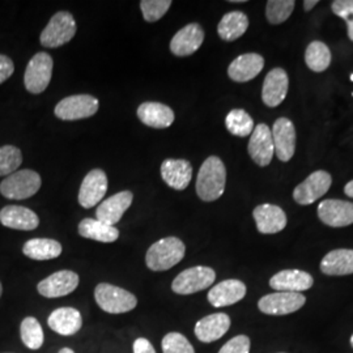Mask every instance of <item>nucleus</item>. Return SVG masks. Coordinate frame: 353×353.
<instances>
[{"instance_id":"1","label":"nucleus","mask_w":353,"mask_h":353,"mask_svg":"<svg viewBox=\"0 0 353 353\" xmlns=\"http://www.w3.org/2000/svg\"><path fill=\"white\" fill-rule=\"evenodd\" d=\"M227 169L217 156H210L203 163L196 178V194L203 202H214L225 191Z\"/></svg>"},{"instance_id":"2","label":"nucleus","mask_w":353,"mask_h":353,"mask_svg":"<svg viewBox=\"0 0 353 353\" xmlns=\"http://www.w3.org/2000/svg\"><path fill=\"white\" fill-rule=\"evenodd\" d=\"M186 252V246L176 237H166L157 241L148 249L145 263L152 271H168L178 265Z\"/></svg>"},{"instance_id":"3","label":"nucleus","mask_w":353,"mask_h":353,"mask_svg":"<svg viewBox=\"0 0 353 353\" xmlns=\"http://www.w3.org/2000/svg\"><path fill=\"white\" fill-rule=\"evenodd\" d=\"M94 299L100 309L110 314L128 313L138 305L135 294L108 283H101L96 287Z\"/></svg>"},{"instance_id":"4","label":"nucleus","mask_w":353,"mask_h":353,"mask_svg":"<svg viewBox=\"0 0 353 353\" xmlns=\"http://www.w3.org/2000/svg\"><path fill=\"white\" fill-rule=\"evenodd\" d=\"M41 176L37 172L24 169L17 170L11 176H6L0 183V192L4 198L11 201H24L41 189Z\"/></svg>"},{"instance_id":"5","label":"nucleus","mask_w":353,"mask_h":353,"mask_svg":"<svg viewBox=\"0 0 353 353\" xmlns=\"http://www.w3.org/2000/svg\"><path fill=\"white\" fill-rule=\"evenodd\" d=\"M76 30L75 19L71 13L65 11L55 13L41 33V45L49 49L61 48L75 37Z\"/></svg>"},{"instance_id":"6","label":"nucleus","mask_w":353,"mask_h":353,"mask_svg":"<svg viewBox=\"0 0 353 353\" xmlns=\"http://www.w3.org/2000/svg\"><path fill=\"white\" fill-rule=\"evenodd\" d=\"M216 272L211 267L196 265L182 271L172 283V290L176 294H192L210 288L214 283Z\"/></svg>"},{"instance_id":"7","label":"nucleus","mask_w":353,"mask_h":353,"mask_svg":"<svg viewBox=\"0 0 353 353\" xmlns=\"http://www.w3.org/2000/svg\"><path fill=\"white\" fill-rule=\"evenodd\" d=\"M54 62L48 52H37L26 65L24 84L28 92L39 94L45 92L51 81Z\"/></svg>"},{"instance_id":"8","label":"nucleus","mask_w":353,"mask_h":353,"mask_svg":"<svg viewBox=\"0 0 353 353\" xmlns=\"http://www.w3.org/2000/svg\"><path fill=\"white\" fill-rule=\"evenodd\" d=\"M306 303V297L303 293L293 292H276L263 296L258 307L267 316H287L300 310Z\"/></svg>"},{"instance_id":"9","label":"nucleus","mask_w":353,"mask_h":353,"mask_svg":"<svg viewBox=\"0 0 353 353\" xmlns=\"http://www.w3.org/2000/svg\"><path fill=\"white\" fill-rule=\"evenodd\" d=\"M99 100L89 94H75L58 102L54 113L62 121L85 119L97 113Z\"/></svg>"},{"instance_id":"10","label":"nucleus","mask_w":353,"mask_h":353,"mask_svg":"<svg viewBox=\"0 0 353 353\" xmlns=\"http://www.w3.org/2000/svg\"><path fill=\"white\" fill-rule=\"evenodd\" d=\"M331 183L332 178L330 173L325 170H316L294 189L293 199L301 205L313 204L327 192Z\"/></svg>"},{"instance_id":"11","label":"nucleus","mask_w":353,"mask_h":353,"mask_svg":"<svg viewBox=\"0 0 353 353\" xmlns=\"http://www.w3.org/2000/svg\"><path fill=\"white\" fill-rule=\"evenodd\" d=\"M79 275L70 271L62 270L43 279L37 285L38 293L46 299H58L72 293L79 287Z\"/></svg>"},{"instance_id":"12","label":"nucleus","mask_w":353,"mask_h":353,"mask_svg":"<svg viewBox=\"0 0 353 353\" xmlns=\"http://www.w3.org/2000/svg\"><path fill=\"white\" fill-rule=\"evenodd\" d=\"M275 154L281 163H288L296 151V128L288 118H279L271 130Z\"/></svg>"},{"instance_id":"13","label":"nucleus","mask_w":353,"mask_h":353,"mask_svg":"<svg viewBox=\"0 0 353 353\" xmlns=\"http://www.w3.org/2000/svg\"><path fill=\"white\" fill-rule=\"evenodd\" d=\"M248 151L255 164L259 166L271 164L272 157L275 154V148L271 130L265 123H259L258 126L254 127Z\"/></svg>"},{"instance_id":"14","label":"nucleus","mask_w":353,"mask_h":353,"mask_svg":"<svg viewBox=\"0 0 353 353\" xmlns=\"http://www.w3.org/2000/svg\"><path fill=\"white\" fill-rule=\"evenodd\" d=\"M318 217L328 227L343 228L353 224V203L326 199L318 205Z\"/></svg>"},{"instance_id":"15","label":"nucleus","mask_w":353,"mask_h":353,"mask_svg":"<svg viewBox=\"0 0 353 353\" xmlns=\"http://www.w3.org/2000/svg\"><path fill=\"white\" fill-rule=\"evenodd\" d=\"M108 191V176L101 169L90 170L79 190V203L84 208H92L100 204Z\"/></svg>"},{"instance_id":"16","label":"nucleus","mask_w":353,"mask_h":353,"mask_svg":"<svg viewBox=\"0 0 353 353\" xmlns=\"http://www.w3.org/2000/svg\"><path fill=\"white\" fill-rule=\"evenodd\" d=\"M290 89V79L285 70L274 68L271 70L263 81L262 100L265 106L276 108L285 100Z\"/></svg>"},{"instance_id":"17","label":"nucleus","mask_w":353,"mask_h":353,"mask_svg":"<svg viewBox=\"0 0 353 353\" xmlns=\"http://www.w3.org/2000/svg\"><path fill=\"white\" fill-rule=\"evenodd\" d=\"M252 217L255 220L256 229L262 234H275L287 227V214L275 204H261L255 207Z\"/></svg>"},{"instance_id":"18","label":"nucleus","mask_w":353,"mask_h":353,"mask_svg":"<svg viewBox=\"0 0 353 353\" xmlns=\"http://www.w3.org/2000/svg\"><path fill=\"white\" fill-rule=\"evenodd\" d=\"M204 42V30L196 23L183 26L170 41V51L179 58L192 55Z\"/></svg>"},{"instance_id":"19","label":"nucleus","mask_w":353,"mask_h":353,"mask_svg":"<svg viewBox=\"0 0 353 353\" xmlns=\"http://www.w3.org/2000/svg\"><path fill=\"white\" fill-rule=\"evenodd\" d=\"M132 201H134V195L131 191H121L115 194L109 199L100 203L96 211L97 220L114 227L118 221H121L122 216L131 207Z\"/></svg>"},{"instance_id":"20","label":"nucleus","mask_w":353,"mask_h":353,"mask_svg":"<svg viewBox=\"0 0 353 353\" xmlns=\"http://www.w3.org/2000/svg\"><path fill=\"white\" fill-rule=\"evenodd\" d=\"M246 285L237 279H228L208 292V301L214 307H225L240 303L246 296Z\"/></svg>"},{"instance_id":"21","label":"nucleus","mask_w":353,"mask_h":353,"mask_svg":"<svg viewBox=\"0 0 353 353\" xmlns=\"http://www.w3.org/2000/svg\"><path fill=\"white\" fill-rule=\"evenodd\" d=\"M265 59L262 55L249 52L237 57L228 67V75L236 83H246L262 72Z\"/></svg>"},{"instance_id":"22","label":"nucleus","mask_w":353,"mask_h":353,"mask_svg":"<svg viewBox=\"0 0 353 353\" xmlns=\"http://www.w3.org/2000/svg\"><path fill=\"white\" fill-rule=\"evenodd\" d=\"M314 284V279L301 270H283L270 279V287L278 292L301 293L310 290Z\"/></svg>"},{"instance_id":"23","label":"nucleus","mask_w":353,"mask_h":353,"mask_svg":"<svg viewBox=\"0 0 353 353\" xmlns=\"http://www.w3.org/2000/svg\"><path fill=\"white\" fill-rule=\"evenodd\" d=\"M161 176L169 188L182 191L191 182L192 165L188 160L168 159L161 164Z\"/></svg>"},{"instance_id":"24","label":"nucleus","mask_w":353,"mask_h":353,"mask_svg":"<svg viewBox=\"0 0 353 353\" xmlns=\"http://www.w3.org/2000/svg\"><path fill=\"white\" fill-rule=\"evenodd\" d=\"M230 328V318L225 313H214L204 316L195 325V336L202 343L221 339Z\"/></svg>"},{"instance_id":"25","label":"nucleus","mask_w":353,"mask_h":353,"mask_svg":"<svg viewBox=\"0 0 353 353\" xmlns=\"http://www.w3.org/2000/svg\"><path fill=\"white\" fill-rule=\"evenodd\" d=\"M138 117L145 126L168 128L174 122V112L161 102H143L138 108Z\"/></svg>"},{"instance_id":"26","label":"nucleus","mask_w":353,"mask_h":353,"mask_svg":"<svg viewBox=\"0 0 353 353\" xmlns=\"http://www.w3.org/2000/svg\"><path fill=\"white\" fill-rule=\"evenodd\" d=\"M0 223L16 230H34L39 225L37 214L21 205H7L0 211Z\"/></svg>"},{"instance_id":"27","label":"nucleus","mask_w":353,"mask_h":353,"mask_svg":"<svg viewBox=\"0 0 353 353\" xmlns=\"http://www.w3.org/2000/svg\"><path fill=\"white\" fill-rule=\"evenodd\" d=\"M48 325L54 332L63 336H71L80 331L83 318L75 307H59L49 316Z\"/></svg>"},{"instance_id":"28","label":"nucleus","mask_w":353,"mask_h":353,"mask_svg":"<svg viewBox=\"0 0 353 353\" xmlns=\"http://www.w3.org/2000/svg\"><path fill=\"white\" fill-rule=\"evenodd\" d=\"M321 271L328 276L353 274V249H336L328 252L321 262Z\"/></svg>"},{"instance_id":"29","label":"nucleus","mask_w":353,"mask_h":353,"mask_svg":"<svg viewBox=\"0 0 353 353\" xmlns=\"http://www.w3.org/2000/svg\"><path fill=\"white\" fill-rule=\"evenodd\" d=\"M249 28V17L241 11L225 13L217 26V33L221 39L232 42L242 37Z\"/></svg>"},{"instance_id":"30","label":"nucleus","mask_w":353,"mask_h":353,"mask_svg":"<svg viewBox=\"0 0 353 353\" xmlns=\"http://www.w3.org/2000/svg\"><path fill=\"white\" fill-rule=\"evenodd\" d=\"M79 234L84 239L112 243L119 239V230L97 219H84L79 224Z\"/></svg>"},{"instance_id":"31","label":"nucleus","mask_w":353,"mask_h":353,"mask_svg":"<svg viewBox=\"0 0 353 353\" xmlns=\"http://www.w3.org/2000/svg\"><path fill=\"white\" fill-rule=\"evenodd\" d=\"M23 252L33 261H49L62 254V245L51 239H32L26 241Z\"/></svg>"},{"instance_id":"32","label":"nucleus","mask_w":353,"mask_h":353,"mask_svg":"<svg viewBox=\"0 0 353 353\" xmlns=\"http://www.w3.org/2000/svg\"><path fill=\"white\" fill-rule=\"evenodd\" d=\"M305 63L314 72L326 71L331 64V51L322 41H313L305 51Z\"/></svg>"},{"instance_id":"33","label":"nucleus","mask_w":353,"mask_h":353,"mask_svg":"<svg viewBox=\"0 0 353 353\" xmlns=\"http://www.w3.org/2000/svg\"><path fill=\"white\" fill-rule=\"evenodd\" d=\"M225 126L228 131L239 138H245L252 135L254 131V121L249 114L242 109H233L228 113L225 118Z\"/></svg>"},{"instance_id":"34","label":"nucleus","mask_w":353,"mask_h":353,"mask_svg":"<svg viewBox=\"0 0 353 353\" xmlns=\"http://www.w3.org/2000/svg\"><path fill=\"white\" fill-rule=\"evenodd\" d=\"M20 335L24 345L32 351H37L43 345V330L34 316H26L23 319L20 326Z\"/></svg>"},{"instance_id":"35","label":"nucleus","mask_w":353,"mask_h":353,"mask_svg":"<svg viewBox=\"0 0 353 353\" xmlns=\"http://www.w3.org/2000/svg\"><path fill=\"white\" fill-rule=\"evenodd\" d=\"M294 0H270L265 4V17L272 26L283 24L290 19L294 10Z\"/></svg>"},{"instance_id":"36","label":"nucleus","mask_w":353,"mask_h":353,"mask_svg":"<svg viewBox=\"0 0 353 353\" xmlns=\"http://www.w3.org/2000/svg\"><path fill=\"white\" fill-rule=\"evenodd\" d=\"M23 163V153L14 145L0 147V176H11Z\"/></svg>"},{"instance_id":"37","label":"nucleus","mask_w":353,"mask_h":353,"mask_svg":"<svg viewBox=\"0 0 353 353\" xmlns=\"http://www.w3.org/2000/svg\"><path fill=\"white\" fill-rule=\"evenodd\" d=\"M172 6L170 0H143L140 1V8L144 20L148 23H156L163 19L165 13Z\"/></svg>"},{"instance_id":"38","label":"nucleus","mask_w":353,"mask_h":353,"mask_svg":"<svg viewBox=\"0 0 353 353\" xmlns=\"http://www.w3.org/2000/svg\"><path fill=\"white\" fill-rule=\"evenodd\" d=\"M164 353H195L188 338L179 332L166 334L161 343Z\"/></svg>"},{"instance_id":"39","label":"nucleus","mask_w":353,"mask_h":353,"mask_svg":"<svg viewBox=\"0 0 353 353\" xmlns=\"http://www.w3.org/2000/svg\"><path fill=\"white\" fill-rule=\"evenodd\" d=\"M331 10L347 23L348 38L353 42V0H335L331 4Z\"/></svg>"},{"instance_id":"40","label":"nucleus","mask_w":353,"mask_h":353,"mask_svg":"<svg viewBox=\"0 0 353 353\" xmlns=\"http://www.w3.org/2000/svg\"><path fill=\"white\" fill-rule=\"evenodd\" d=\"M250 339L246 335H239L227 341L219 353H250Z\"/></svg>"},{"instance_id":"41","label":"nucleus","mask_w":353,"mask_h":353,"mask_svg":"<svg viewBox=\"0 0 353 353\" xmlns=\"http://www.w3.org/2000/svg\"><path fill=\"white\" fill-rule=\"evenodd\" d=\"M13 71H14V64L12 59L8 58L7 55L0 54V84L7 81L12 76Z\"/></svg>"},{"instance_id":"42","label":"nucleus","mask_w":353,"mask_h":353,"mask_svg":"<svg viewBox=\"0 0 353 353\" xmlns=\"http://www.w3.org/2000/svg\"><path fill=\"white\" fill-rule=\"evenodd\" d=\"M134 353H156L151 341L145 338H139L134 341Z\"/></svg>"},{"instance_id":"43","label":"nucleus","mask_w":353,"mask_h":353,"mask_svg":"<svg viewBox=\"0 0 353 353\" xmlns=\"http://www.w3.org/2000/svg\"><path fill=\"white\" fill-rule=\"evenodd\" d=\"M318 3H319L318 0H313V1H310V0H305V1H303V10H305L306 12H309V11H312V10L316 7Z\"/></svg>"},{"instance_id":"44","label":"nucleus","mask_w":353,"mask_h":353,"mask_svg":"<svg viewBox=\"0 0 353 353\" xmlns=\"http://www.w3.org/2000/svg\"><path fill=\"white\" fill-rule=\"evenodd\" d=\"M344 192H345V195H347V196L353 198V181L348 182V183L345 185V188H344Z\"/></svg>"},{"instance_id":"45","label":"nucleus","mask_w":353,"mask_h":353,"mask_svg":"<svg viewBox=\"0 0 353 353\" xmlns=\"http://www.w3.org/2000/svg\"><path fill=\"white\" fill-rule=\"evenodd\" d=\"M58 353H75L71 348H62Z\"/></svg>"},{"instance_id":"46","label":"nucleus","mask_w":353,"mask_h":353,"mask_svg":"<svg viewBox=\"0 0 353 353\" xmlns=\"http://www.w3.org/2000/svg\"><path fill=\"white\" fill-rule=\"evenodd\" d=\"M1 294H3V285H1V283H0V297H1Z\"/></svg>"},{"instance_id":"47","label":"nucleus","mask_w":353,"mask_h":353,"mask_svg":"<svg viewBox=\"0 0 353 353\" xmlns=\"http://www.w3.org/2000/svg\"><path fill=\"white\" fill-rule=\"evenodd\" d=\"M351 345H352V348H353V335H352V336H351Z\"/></svg>"},{"instance_id":"48","label":"nucleus","mask_w":353,"mask_h":353,"mask_svg":"<svg viewBox=\"0 0 353 353\" xmlns=\"http://www.w3.org/2000/svg\"><path fill=\"white\" fill-rule=\"evenodd\" d=\"M351 80H352V81H353V74H352V75H351Z\"/></svg>"},{"instance_id":"49","label":"nucleus","mask_w":353,"mask_h":353,"mask_svg":"<svg viewBox=\"0 0 353 353\" xmlns=\"http://www.w3.org/2000/svg\"><path fill=\"white\" fill-rule=\"evenodd\" d=\"M7 353H8V352H7Z\"/></svg>"}]
</instances>
